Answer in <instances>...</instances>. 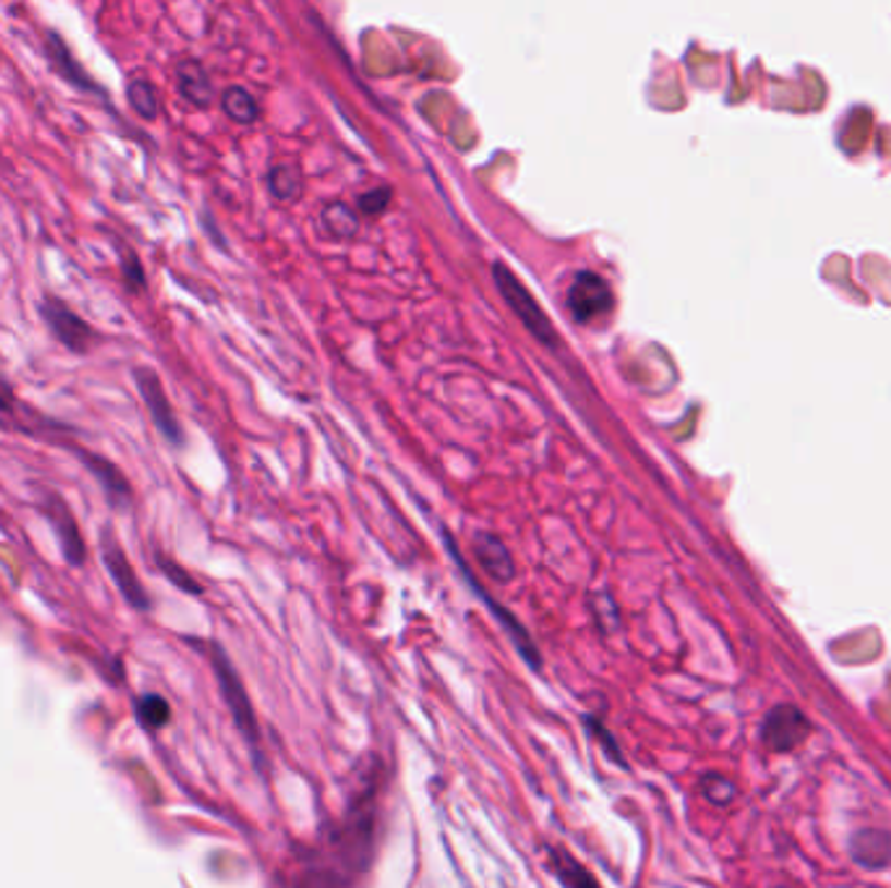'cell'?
<instances>
[{
	"mask_svg": "<svg viewBox=\"0 0 891 888\" xmlns=\"http://www.w3.org/2000/svg\"><path fill=\"white\" fill-rule=\"evenodd\" d=\"M493 271H495V284H498L501 295H504L508 308L516 313V318L525 324V329L545 346L558 344V333H555V326L551 324V318L542 313L538 300L529 295V290L519 282V279H516V273L504 264H495Z\"/></svg>",
	"mask_w": 891,
	"mask_h": 888,
	"instance_id": "1",
	"label": "cell"
},
{
	"mask_svg": "<svg viewBox=\"0 0 891 888\" xmlns=\"http://www.w3.org/2000/svg\"><path fill=\"white\" fill-rule=\"evenodd\" d=\"M212 665H214V672H217L219 691H222V698H225L227 709H230L232 714L234 725H238V730L243 732L248 745L256 747L258 745L256 714H253L251 698H248L243 680H240L238 672H234L230 657H227L222 646H217V644L212 646Z\"/></svg>",
	"mask_w": 891,
	"mask_h": 888,
	"instance_id": "2",
	"label": "cell"
},
{
	"mask_svg": "<svg viewBox=\"0 0 891 888\" xmlns=\"http://www.w3.org/2000/svg\"><path fill=\"white\" fill-rule=\"evenodd\" d=\"M39 316H43L47 329L52 331V337H56L65 350L76 352V355L89 352L92 344L97 342V331H94L79 313H73L63 300L47 295L43 303H39Z\"/></svg>",
	"mask_w": 891,
	"mask_h": 888,
	"instance_id": "3",
	"label": "cell"
},
{
	"mask_svg": "<svg viewBox=\"0 0 891 888\" xmlns=\"http://www.w3.org/2000/svg\"><path fill=\"white\" fill-rule=\"evenodd\" d=\"M43 50H45L47 63H50V69L56 71L65 84L73 86V89L84 92V95L105 99V102L110 105V95H107L105 86L99 84L82 63H79L76 56H73L69 48V42H65V39L60 37L56 29L43 32Z\"/></svg>",
	"mask_w": 891,
	"mask_h": 888,
	"instance_id": "4",
	"label": "cell"
},
{
	"mask_svg": "<svg viewBox=\"0 0 891 888\" xmlns=\"http://www.w3.org/2000/svg\"><path fill=\"white\" fill-rule=\"evenodd\" d=\"M446 545H448V550H451L454 560H457V565H459L461 576H465V579L469 581V586H472V589L480 594V599H482V603H485L487 607H491V610L495 612V618H498V623L504 625L506 631H508V638L514 641L516 652H519L521 657H525V662H527L529 667H534V670H540V665H542V659H540V649H538V646H534V641H532V636H529V631H527V628L521 625L519 620L514 618V612H511V610H506V607H501L498 603H493V597H491V594H487L485 589H482V586L478 584V579H474V573L469 571V565L465 563V558H461L459 547L454 545L451 534H446Z\"/></svg>",
	"mask_w": 891,
	"mask_h": 888,
	"instance_id": "5",
	"label": "cell"
},
{
	"mask_svg": "<svg viewBox=\"0 0 891 888\" xmlns=\"http://www.w3.org/2000/svg\"><path fill=\"white\" fill-rule=\"evenodd\" d=\"M566 305L579 324H592V320L607 316V313L613 311L615 297L610 284L600 277V273L579 271L574 277L571 287H568Z\"/></svg>",
	"mask_w": 891,
	"mask_h": 888,
	"instance_id": "6",
	"label": "cell"
},
{
	"mask_svg": "<svg viewBox=\"0 0 891 888\" xmlns=\"http://www.w3.org/2000/svg\"><path fill=\"white\" fill-rule=\"evenodd\" d=\"M810 732V725L797 706L782 704L774 706L772 711L767 714L761 725V738L767 747H772L776 753H785L790 747L800 745L806 740V734Z\"/></svg>",
	"mask_w": 891,
	"mask_h": 888,
	"instance_id": "7",
	"label": "cell"
},
{
	"mask_svg": "<svg viewBox=\"0 0 891 888\" xmlns=\"http://www.w3.org/2000/svg\"><path fill=\"white\" fill-rule=\"evenodd\" d=\"M133 376H136L141 397H144L146 406H149V415L154 419V425L159 427V433H162V436L170 440L172 446L183 443V430H180V423H178L176 412H172V404H170V399H167V393L162 389V380L157 378V373L149 370V367H136Z\"/></svg>",
	"mask_w": 891,
	"mask_h": 888,
	"instance_id": "8",
	"label": "cell"
},
{
	"mask_svg": "<svg viewBox=\"0 0 891 888\" xmlns=\"http://www.w3.org/2000/svg\"><path fill=\"white\" fill-rule=\"evenodd\" d=\"M103 560H105L107 571H110L112 581H116L120 594H123L125 603H129L131 607H136V610H149V594H146L144 586H141V581L136 579V571H133L129 558H125V552L120 550V545L112 539L110 532L103 534Z\"/></svg>",
	"mask_w": 891,
	"mask_h": 888,
	"instance_id": "9",
	"label": "cell"
},
{
	"mask_svg": "<svg viewBox=\"0 0 891 888\" xmlns=\"http://www.w3.org/2000/svg\"><path fill=\"white\" fill-rule=\"evenodd\" d=\"M45 516L50 519L52 530L58 534L60 550H63V558L69 560V565H82L86 560V545L82 539V532H79L76 519L69 511V506L56 496H45L43 500Z\"/></svg>",
	"mask_w": 891,
	"mask_h": 888,
	"instance_id": "10",
	"label": "cell"
},
{
	"mask_svg": "<svg viewBox=\"0 0 891 888\" xmlns=\"http://www.w3.org/2000/svg\"><path fill=\"white\" fill-rule=\"evenodd\" d=\"M82 462L89 466L94 479L103 485L107 503L116 506V509H125V506H131V498H133L131 483L125 479V474L120 472L116 464L107 462L105 457H94V453H86V451H82Z\"/></svg>",
	"mask_w": 891,
	"mask_h": 888,
	"instance_id": "11",
	"label": "cell"
},
{
	"mask_svg": "<svg viewBox=\"0 0 891 888\" xmlns=\"http://www.w3.org/2000/svg\"><path fill=\"white\" fill-rule=\"evenodd\" d=\"M474 556H478L482 571L487 573L493 581H501V584H506V581L514 579V558L511 552H508V547L501 543L495 534H487V532H480L478 537H474Z\"/></svg>",
	"mask_w": 891,
	"mask_h": 888,
	"instance_id": "12",
	"label": "cell"
},
{
	"mask_svg": "<svg viewBox=\"0 0 891 888\" xmlns=\"http://www.w3.org/2000/svg\"><path fill=\"white\" fill-rule=\"evenodd\" d=\"M178 92L193 107H209L214 99L212 78L198 60H183L176 71Z\"/></svg>",
	"mask_w": 891,
	"mask_h": 888,
	"instance_id": "13",
	"label": "cell"
},
{
	"mask_svg": "<svg viewBox=\"0 0 891 888\" xmlns=\"http://www.w3.org/2000/svg\"><path fill=\"white\" fill-rule=\"evenodd\" d=\"M853 860L868 871H881L891 863V837L887 831H857L853 837Z\"/></svg>",
	"mask_w": 891,
	"mask_h": 888,
	"instance_id": "14",
	"label": "cell"
},
{
	"mask_svg": "<svg viewBox=\"0 0 891 888\" xmlns=\"http://www.w3.org/2000/svg\"><path fill=\"white\" fill-rule=\"evenodd\" d=\"M222 110L227 118L240 125L256 123L258 118V102L253 99L251 92L243 89V86H227L222 92Z\"/></svg>",
	"mask_w": 891,
	"mask_h": 888,
	"instance_id": "15",
	"label": "cell"
},
{
	"mask_svg": "<svg viewBox=\"0 0 891 888\" xmlns=\"http://www.w3.org/2000/svg\"><path fill=\"white\" fill-rule=\"evenodd\" d=\"M551 867L555 873V878L561 880L563 886H598V878L592 873H587L568 852L558 850V847H551Z\"/></svg>",
	"mask_w": 891,
	"mask_h": 888,
	"instance_id": "16",
	"label": "cell"
},
{
	"mask_svg": "<svg viewBox=\"0 0 891 888\" xmlns=\"http://www.w3.org/2000/svg\"><path fill=\"white\" fill-rule=\"evenodd\" d=\"M125 97H129L131 110L136 112L139 118L154 120L159 115V99L154 86L146 82V78H131L129 86H125Z\"/></svg>",
	"mask_w": 891,
	"mask_h": 888,
	"instance_id": "17",
	"label": "cell"
},
{
	"mask_svg": "<svg viewBox=\"0 0 891 888\" xmlns=\"http://www.w3.org/2000/svg\"><path fill=\"white\" fill-rule=\"evenodd\" d=\"M136 719L141 722V727H146V730H162V727L170 722V704L162 696H157V693H149V696H141L136 698Z\"/></svg>",
	"mask_w": 891,
	"mask_h": 888,
	"instance_id": "18",
	"label": "cell"
},
{
	"mask_svg": "<svg viewBox=\"0 0 891 888\" xmlns=\"http://www.w3.org/2000/svg\"><path fill=\"white\" fill-rule=\"evenodd\" d=\"M118 258H120V277H123L125 290H129L131 295L144 292L146 273H144V266H141V258L129 248V245H118Z\"/></svg>",
	"mask_w": 891,
	"mask_h": 888,
	"instance_id": "19",
	"label": "cell"
},
{
	"mask_svg": "<svg viewBox=\"0 0 891 888\" xmlns=\"http://www.w3.org/2000/svg\"><path fill=\"white\" fill-rule=\"evenodd\" d=\"M269 191L279 202H290L300 191V172L292 165H279L269 172Z\"/></svg>",
	"mask_w": 891,
	"mask_h": 888,
	"instance_id": "20",
	"label": "cell"
},
{
	"mask_svg": "<svg viewBox=\"0 0 891 888\" xmlns=\"http://www.w3.org/2000/svg\"><path fill=\"white\" fill-rule=\"evenodd\" d=\"M324 222L334 235L352 238L358 232V217L345 204H332L324 209Z\"/></svg>",
	"mask_w": 891,
	"mask_h": 888,
	"instance_id": "21",
	"label": "cell"
},
{
	"mask_svg": "<svg viewBox=\"0 0 891 888\" xmlns=\"http://www.w3.org/2000/svg\"><path fill=\"white\" fill-rule=\"evenodd\" d=\"M157 563H159V569H162V571L167 573V579H170L176 586H180V589L191 592V594H201V584H198V581L193 579L191 573H188L185 569H180L178 563H172L170 558L159 556Z\"/></svg>",
	"mask_w": 891,
	"mask_h": 888,
	"instance_id": "22",
	"label": "cell"
},
{
	"mask_svg": "<svg viewBox=\"0 0 891 888\" xmlns=\"http://www.w3.org/2000/svg\"><path fill=\"white\" fill-rule=\"evenodd\" d=\"M701 787H703V794H707V798L717 805L730 803V800H733V794H735L733 784H730L725 777H717V774H707V777L701 779Z\"/></svg>",
	"mask_w": 891,
	"mask_h": 888,
	"instance_id": "23",
	"label": "cell"
},
{
	"mask_svg": "<svg viewBox=\"0 0 891 888\" xmlns=\"http://www.w3.org/2000/svg\"><path fill=\"white\" fill-rule=\"evenodd\" d=\"M585 722H587V727H589V732H592L594 738L600 740V745L605 747V753H607V756L613 758L615 764H618V766H623V753H621V747H618V743H615V738H613V734H610V732L605 730V727L600 725V719L587 717Z\"/></svg>",
	"mask_w": 891,
	"mask_h": 888,
	"instance_id": "24",
	"label": "cell"
},
{
	"mask_svg": "<svg viewBox=\"0 0 891 888\" xmlns=\"http://www.w3.org/2000/svg\"><path fill=\"white\" fill-rule=\"evenodd\" d=\"M388 198H392L388 188H375L360 198V209H363V214H371V217H375V214H381L386 209Z\"/></svg>",
	"mask_w": 891,
	"mask_h": 888,
	"instance_id": "25",
	"label": "cell"
},
{
	"mask_svg": "<svg viewBox=\"0 0 891 888\" xmlns=\"http://www.w3.org/2000/svg\"><path fill=\"white\" fill-rule=\"evenodd\" d=\"M13 404H16V397H13L11 384L0 376V412H13Z\"/></svg>",
	"mask_w": 891,
	"mask_h": 888,
	"instance_id": "26",
	"label": "cell"
}]
</instances>
